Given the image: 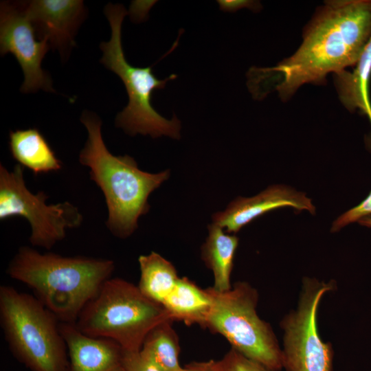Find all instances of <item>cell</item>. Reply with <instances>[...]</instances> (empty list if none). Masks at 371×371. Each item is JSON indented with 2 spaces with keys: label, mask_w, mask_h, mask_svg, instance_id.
<instances>
[{
  "label": "cell",
  "mask_w": 371,
  "mask_h": 371,
  "mask_svg": "<svg viewBox=\"0 0 371 371\" xmlns=\"http://www.w3.org/2000/svg\"><path fill=\"white\" fill-rule=\"evenodd\" d=\"M370 38L371 1H327L308 26L297 50L275 67L250 69L248 87L256 98L276 90L286 100L304 84L354 66Z\"/></svg>",
  "instance_id": "6da1fadb"
},
{
  "label": "cell",
  "mask_w": 371,
  "mask_h": 371,
  "mask_svg": "<svg viewBox=\"0 0 371 371\" xmlns=\"http://www.w3.org/2000/svg\"><path fill=\"white\" fill-rule=\"evenodd\" d=\"M114 270L112 260L41 254L23 246L9 262L7 274L31 289L60 322L74 324Z\"/></svg>",
  "instance_id": "7a4b0ae2"
},
{
  "label": "cell",
  "mask_w": 371,
  "mask_h": 371,
  "mask_svg": "<svg viewBox=\"0 0 371 371\" xmlns=\"http://www.w3.org/2000/svg\"><path fill=\"white\" fill-rule=\"evenodd\" d=\"M80 120L88 137L79 153V162L89 168L91 180L104 196L106 227L113 236L126 238L137 229L139 218L148 213L150 194L168 179L170 171L149 173L140 170L131 156L112 155L102 138L100 118L85 111Z\"/></svg>",
  "instance_id": "3957f363"
},
{
  "label": "cell",
  "mask_w": 371,
  "mask_h": 371,
  "mask_svg": "<svg viewBox=\"0 0 371 371\" xmlns=\"http://www.w3.org/2000/svg\"><path fill=\"white\" fill-rule=\"evenodd\" d=\"M166 321L173 322L162 304L146 297L133 283L110 278L74 324L87 336L109 339L124 350L139 352L148 334Z\"/></svg>",
  "instance_id": "277c9868"
},
{
  "label": "cell",
  "mask_w": 371,
  "mask_h": 371,
  "mask_svg": "<svg viewBox=\"0 0 371 371\" xmlns=\"http://www.w3.org/2000/svg\"><path fill=\"white\" fill-rule=\"evenodd\" d=\"M60 322L35 296L0 286V324L15 357L30 371H68Z\"/></svg>",
  "instance_id": "5b68a950"
},
{
  "label": "cell",
  "mask_w": 371,
  "mask_h": 371,
  "mask_svg": "<svg viewBox=\"0 0 371 371\" xmlns=\"http://www.w3.org/2000/svg\"><path fill=\"white\" fill-rule=\"evenodd\" d=\"M104 12L111 26V36L109 41L100 44V62L120 78L128 96V104L115 117V126L131 136L141 134L157 138L165 135L179 139V119L175 115L171 120L166 119L151 104L153 91L164 88L166 82L177 76L172 74L159 80L155 76L151 66L137 67L128 63L121 41L122 24L127 11L122 4L109 3Z\"/></svg>",
  "instance_id": "8992f818"
},
{
  "label": "cell",
  "mask_w": 371,
  "mask_h": 371,
  "mask_svg": "<svg viewBox=\"0 0 371 371\" xmlns=\"http://www.w3.org/2000/svg\"><path fill=\"white\" fill-rule=\"evenodd\" d=\"M212 305L204 328L224 337L232 348L272 371L282 369V349L270 325L256 312L257 291L238 282L226 291L207 289Z\"/></svg>",
  "instance_id": "52a82bcc"
},
{
  "label": "cell",
  "mask_w": 371,
  "mask_h": 371,
  "mask_svg": "<svg viewBox=\"0 0 371 371\" xmlns=\"http://www.w3.org/2000/svg\"><path fill=\"white\" fill-rule=\"evenodd\" d=\"M47 198L43 191L33 194L28 190L21 165L8 170L0 164V219L25 218L31 227L32 245L50 249L65 238L67 229L79 227L83 217L69 201L48 205Z\"/></svg>",
  "instance_id": "ba28073f"
},
{
  "label": "cell",
  "mask_w": 371,
  "mask_h": 371,
  "mask_svg": "<svg viewBox=\"0 0 371 371\" xmlns=\"http://www.w3.org/2000/svg\"><path fill=\"white\" fill-rule=\"evenodd\" d=\"M334 289L332 282L304 280L297 308L281 322L284 330L282 368L286 371H332L333 350L319 336L317 314L322 296Z\"/></svg>",
  "instance_id": "9c48e42d"
},
{
  "label": "cell",
  "mask_w": 371,
  "mask_h": 371,
  "mask_svg": "<svg viewBox=\"0 0 371 371\" xmlns=\"http://www.w3.org/2000/svg\"><path fill=\"white\" fill-rule=\"evenodd\" d=\"M36 38L23 1H1L0 52L1 56L12 54L20 65L24 75L20 91L24 93L38 90L56 92L50 76L41 67L50 45L47 40Z\"/></svg>",
  "instance_id": "30bf717a"
},
{
  "label": "cell",
  "mask_w": 371,
  "mask_h": 371,
  "mask_svg": "<svg viewBox=\"0 0 371 371\" xmlns=\"http://www.w3.org/2000/svg\"><path fill=\"white\" fill-rule=\"evenodd\" d=\"M25 14L39 40L45 39L63 60L76 45L75 36L85 19L86 8L79 0L23 1Z\"/></svg>",
  "instance_id": "8fae6325"
},
{
  "label": "cell",
  "mask_w": 371,
  "mask_h": 371,
  "mask_svg": "<svg viewBox=\"0 0 371 371\" xmlns=\"http://www.w3.org/2000/svg\"><path fill=\"white\" fill-rule=\"evenodd\" d=\"M291 207L297 210L315 212L311 200L305 194L289 187L275 185L256 196L238 197L223 212L212 215L213 223L225 229L227 232H237L254 218L272 210Z\"/></svg>",
  "instance_id": "7c38bea8"
},
{
  "label": "cell",
  "mask_w": 371,
  "mask_h": 371,
  "mask_svg": "<svg viewBox=\"0 0 371 371\" xmlns=\"http://www.w3.org/2000/svg\"><path fill=\"white\" fill-rule=\"evenodd\" d=\"M67 344L68 371H126L124 350L115 341L87 336L74 324L60 323Z\"/></svg>",
  "instance_id": "4fadbf2b"
},
{
  "label": "cell",
  "mask_w": 371,
  "mask_h": 371,
  "mask_svg": "<svg viewBox=\"0 0 371 371\" xmlns=\"http://www.w3.org/2000/svg\"><path fill=\"white\" fill-rule=\"evenodd\" d=\"M9 147L19 164L37 175L61 169L62 162L43 134L36 128L10 131Z\"/></svg>",
  "instance_id": "5bb4252c"
},
{
  "label": "cell",
  "mask_w": 371,
  "mask_h": 371,
  "mask_svg": "<svg viewBox=\"0 0 371 371\" xmlns=\"http://www.w3.org/2000/svg\"><path fill=\"white\" fill-rule=\"evenodd\" d=\"M173 321L198 324L204 328L212 299L207 289H203L186 277L179 278L162 303Z\"/></svg>",
  "instance_id": "9a60e30c"
},
{
  "label": "cell",
  "mask_w": 371,
  "mask_h": 371,
  "mask_svg": "<svg viewBox=\"0 0 371 371\" xmlns=\"http://www.w3.org/2000/svg\"><path fill=\"white\" fill-rule=\"evenodd\" d=\"M238 244L235 235L227 234L223 229L212 223L208 236L201 247V258L214 275V289L219 292L232 288L230 279L234 258Z\"/></svg>",
  "instance_id": "2e32d148"
},
{
  "label": "cell",
  "mask_w": 371,
  "mask_h": 371,
  "mask_svg": "<svg viewBox=\"0 0 371 371\" xmlns=\"http://www.w3.org/2000/svg\"><path fill=\"white\" fill-rule=\"evenodd\" d=\"M355 67L335 74V82L341 102L350 111L359 109L371 123V104L368 83L371 76V38L363 49Z\"/></svg>",
  "instance_id": "e0dca14e"
},
{
  "label": "cell",
  "mask_w": 371,
  "mask_h": 371,
  "mask_svg": "<svg viewBox=\"0 0 371 371\" xmlns=\"http://www.w3.org/2000/svg\"><path fill=\"white\" fill-rule=\"evenodd\" d=\"M138 262L140 278L137 286L146 297L162 304L179 278L175 267L155 251L141 255Z\"/></svg>",
  "instance_id": "ac0fdd59"
},
{
  "label": "cell",
  "mask_w": 371,
  "mask_h": 371,
  "mask_svg": "<svg viewBox=\"0 0 371 371\" xmlns=\"http://www.w3.org/2000/svg\"><path fill=\"white\" fill-rule=\"evenodd\" d=\"M172 321L162 322L146 336L141 354L161 371H183L179 361L180 346Z\"/></svg>",
  "instance_id": "d6986e66"
},
{
  "label": "cell",
  "mask_w": 371,
  "mask_h": 371,
  "mask_svg": "<svg viewBox=\"0 0 371 371\" xmlns=\"http://www.w3.org/2000/svg\"><path fill=\"white\" fill-rule=\"evenodd\" d=\"M218 366L219 371H272L232 348L218 361Z\"/></svg>",
  "instance_id": "ffe728a7"
},
{
  "label": "cell",
  "mask_w": 371,
  "mask_h": 371,
  "mask_svg": "<svg viewBox=\"0 0 371 371\" xmlns=\"http://www.w3.org/2000/svg\"><path fill=\"white\" fill-rule=\"evenodd\" d=\"M368 216H371V191L358 205L351 208L337 218L333 224L331 230L337 232L346 225Z\"/></svg>",
  "instance_id": "44dd1931"
},
{
  "label": "cell",
  "mask_w": 371,
  "mask_h": 371,
  "mask_svg": "<svg viewBox=\"0 0 371 371\" xmlns=\"http://www.w3.org/2000/svg\"><path fill=\"white\" fill-rule=\"evenodd\" d=\"M124 363L126 371H161L153 363L144 357L140 351L124 350Z\"/></svg>",
  "instance_id": "7402d4cb"
},
{
  "label": "cell",
  "mask_w": 371,
  "mask_h": 371,
  "mask_svg": "<svg viewBox=\"0 0 371 371\" xmlns=\"http://www.w3.org/2000/svg\"><path fill=\"white\" fill-rule=\"evenodd\" d=\"M221 10L234 12L243 8L249 9L258 8L257 3L251 1L243 0H219L217 1Z\"/></svg>",
  "instance_id": "603a6c76"
},
{
  "label": "cell",
  "mask_w": 371,
  "mask_h": 371,
  "mask_svg": "<svg viewBox=\"0 0 371 371\" xmlns=\"http://www.w3.org/2000/svg\"><path fill=\"white\" fill-rule=\"evenodd\" d=\"M183 371H219L218 361L192 362L183 367Z\"/></svg>",
  "instance_id": "cb8c5ba5"
},
{
  "label": "cell",
  "mask_w": 371,
  "mask_h": 371,
  "mask_svg": "<svg viewBox=\"0 0 371 371\" xmlns=\"http://www.w3.org/2000/svg\"><path fill=\"white\" fill-rule=\"evenodd\" d=\"M361 225L371 227V216H366L358 221Z\"/></svg>",
  "instance_id": "d4e9b609"
}]
</instances>
